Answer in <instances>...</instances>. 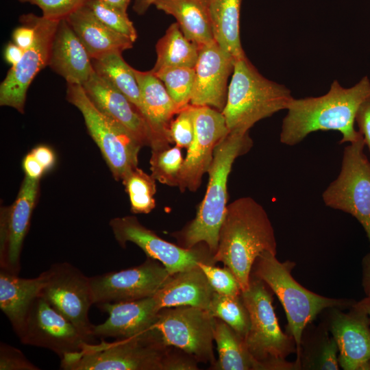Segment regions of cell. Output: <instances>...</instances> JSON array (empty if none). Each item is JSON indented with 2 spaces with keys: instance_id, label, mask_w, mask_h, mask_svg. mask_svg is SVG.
<instances>
[{
  "instance_id": "obj_36",
  "label": "cell",
  "mask_w": 370,
  "mask_h": 370,
  "mask_svg": "<svg viewBox=\"0 0 370 370\" xmlns=\"http://www.w3.org/2000/svg\"><path fill=\"white\" fill-rule=\"evenodd\" d=\"M86 5L104 25L130 38L134 42L136 41L137 33L127 12L114 8L101 0H88Z\"/></svg>"
},
{
  "instance_id": "obj_40",
  "label": "cell",
  "mask_w": 370,
  "mask_h": 370,
  "mask_svg": "<svg viewBox=\"0 0 370 370\" xmlns=\"http://www.w3.org/2000/svg\"><path fill=\"white\" fill-rule=\"evenodd\" d=\"M23 353L15 347L1 342L0 370H39Z\"/></svg>"
},
{
  "instance_id": "obj_14",
  "label": "cell",
  "mask_w": 370,
  "mask_h": 370,
  "mask_svg": "<svg viewBox=\"0 0 370 370\" xmlns=\"http://www.w3.org/2000/svg\"><path fill=\"white\" fill-rule=\"evenodd\" d=\"M171 274L151 258L140 264L90 278L93 304L133 301L153 296Z\"/></svg>"
},
{
  "instance_id": "obj_48",
  "label": "cell",
  "mask_w": 370,
  "mask_h": 370,
  "mask_svg": "<svg viewBox=\"0 0 370 370\" xmlns=\"http://www.w3.org/2000/svg\"><path fill=\"white\" fill-rule=\"evenodd\" d=\"M362 286L367 296H370V254L362 262Z\"/></svg>"
},
{
  "instance_id": "obj_19",
  "label": "cell",
  "mask_w": 370,
  "mask_h": 370,
  "mask_svg": "<svg viewBox=\"0 0 370 370\" xmlns=\"http://www.w3.org/2000/svg\"><path fill=\"white\" fill-rule=\"evenodd\" d=\"M234 62L215 40L200 47L190 104L209 106L222 112L227 100V80L232 74Z\"/></svg>"
},
{
  "instance_id": "obj_8",
  "label": "cell",
  "mask_w": 370,
  "mask_h": 370,
  "mask_svg": "<svg viewBox=\"0 0 370 370\" xmlns=\"http://www.w3.org/2000/svg\"><path fill=\"white\" fill-rule=\"evenodd\" d=\"M66 99L82 113L87 130L116 180L138 166L142 145L122 125L99 111L79 84H67Z\"/></svg>"
},
{
  "instance_id": "obj_28",
  "label": "cell",
  "mask_w": 370,
  "mask_h": 370,
  "mask_svg": "<svg viewBox=\"0 0 370 370\" xmlns=\"http://www.w3.org/2000/svg\"><path fill=\"white\" fill-rule=\"evenodd\" d=\"M241 0H210V16L215 42L236 61L246 57L240 38Z\"/></svg>"
},
{
  "instance_id": "obj_35",
  "label": "cell",
  "mask_w": 370,
  "mask_h": 370,
  "mask_svg": "<svg viewBox=\"0 0 370 370\" xmlns=\"http://www.w3.org/2000/svg\"><path fill=\"white\" fill-rule=\"evenodd\" d=\"M180 147H165L152 149L150 158L151 175L159 182L177 186L180 170L183 164Z\"/></svg>"
},
{
  "instance_id": "obj_30",
  "label": "cell",
  "mask_w": 370,
  "mask_h": 370,
  "mask_svg": "<svg viewBox=\"0 0 370 370\" xmlns=\"http://www.w3.org/2000/svg\"><path fill=\"white\" fill-rule=\"evenodd\" d=\"M157 59L151 70L155 73L170 67L195 68L200 47L185 37L178 23H172L156 44Z\"/></svg>"
},
{
  "instance_id": "obj_17",
  "label": "cell",
  "mask_w": 370,
  "mask_h": 370,
  "mask_svg": "<svg viewBox=\"0 0 370 370\" xmlns=\"http://www.w3.org/2000/svg\"><path fill=\"white\" fill-rule=\"evenodd\" d=\"M39 180L27 176L14 203L1 208L0 225V266L18 275L23 243L30 225L36 205Z\"/></svg>"
},
{
  "instance_id": "obj_12",
  "label": "cell",
  "mask_w": 370,
  "mask_h": 370,
  "mask_svg": "<svg viewBox=\"0 0 370 370\" xmlns=\"http://www.w3.org/2000/svg\"><path fill=\"white\" fill-rule=\"evenodd\" d=\"M119 245L127 242L139 247L147 257L160 262L171 274L189 269L199 263L216 264L214 254L204 243L185 248L168 242L143 225L134 216L112 219L109 223Z\"/></svg>"
},
{
  "instance_id": "obj_50",
  "label": "cell",
  "mask_w": 370,
  "mask_h": 370,
  "mask_svg": "<svg viewBox=\"0 0 370 370\" xmlns=\"http://www.w3.org/2000/svg\"><path fill=\"white\" fill-rule=\"evenodd\" d=\"M101 1L114 8H116L124 12H127V8L130 2V0H101Z\"/></svg>"
},
{
  "instance_id": "obj_16",
  "label": "cell",
  "mask_w": 370,
  "mask_h": 370,
  "mask_svg": "<svg viewBox=\"0 0 370 370\" xmlns=\"http://www.w3.org/2000/svg\"><path fill=\"white\" fill-rule=\"evenodd\" d=\"M18 338L24 345L48 349L60 358L80 351L87 342L75 325L41 295L31 306Z\"/></svg>"
},
{
  "instance_id": "obj_23",
  "label": "cell",
  "mask_w": 370,
  "mask_h": 370,
  "mask_svg": "<svg viewBox=\"0 0 370 370\" xmlns=\"http://www.w3.org/2000/svg\"><path fill=\"white\" fill-rule=\"evenodd\" d=\"M48 66L67 84L82 86L95 72L86 49L65 18L55 32Z\"/></svg>"
},
{
  "instance_id": "obj_11",
  "label": "cell",
  "mask_w": 370,
  "mask_h": 370,
  "mask_svg": "<svg viewBox=\"0 0 370 370\" xmlns=\"http://www.w3.org/2000/svg\"><path fill=\"white\" fill-rule=\"evenodd\" d=\"M213 325L214 317L207 310L180 306L160 309L153 327L167 345L188 353L198 362L212 365L217 360L213 351Z\"/></svg>"
},
{
  "instance_id": "obj_34",
  "label": "cell",
  "mask_w": 370,
  "mask_h": 370,
  "mask_svg": "<svg viewBox=\"0 0 370 370\" xmlns=\"http://www.w3.org/2000/svg\"><path fill=\"white\" fill-rule=\"evenodd\" d=\"M153 73L162 82L180 110L190 104L195 82V68L170 67Z\"/></svg>"
},
{
  "instance_id": "obj_20",
  "label": "cell",
  "mask_w": 370,
  "mask_h": 370,
  "mask_svg": "<svg viewBox=\"0 0 370 370\" xmlns=\"http://www.w3.org/2000/svg\"><path fill=\"white\" fill-rule=\"evenodd\" d=\"M82 86L99 111L125 127L142 146H150L151 134L145 119L112 84L95 71Z\"/></svg>"
},
{
  "instance_id": "obj_29",
  "label": "cell",
  "mask_w": 370,
  "mask_h": 370,
  "mask_svg": "<svg viewBox=\"0 0 370 370\" xmlns=\"http://www.w3.org/2000/svg\"><path fill=\"white\" fill-rule=\"evenodd\" d=\"M214 341L219 359L210 366L212 370H262L249 352L244 338L226 323L214 317Z\"/></svg>"
},
{
  "instance_id": "obj_24",
  "label": "cell",
  "mask_w": 370,
  "mask_h": 370,
  "mask_svg": "<svg viewBox=\"0 0 370 370\" xmlns=\"http://www.w3.org/2000/svg\"><path fill=\"white\" fill-rule=\"evenodd\" d=\"M47 278V271L34 278H23L0 269V308L19 338L34 300L40 295Z\"/></svg>"
},
{
  "instance_id": "obj_7",
  "label": "cell",
  "mask_w": 370,
  "mask_h": 370,
  "mask_svg": "<svg viewBox=\"0 0 370 370\" xmlns=\"http://www.w3.org/2000/svg\"><path fill=\"white\" fill-rule=\"evenodd\" d=\"M250 320L244 338L245 345L262 370H286L298 367L286 361V357L297 352L293 337L284 333L278 323L273 297L266 284L251 275L249 288L241 293Z\"/></svg>"
},
{
  "instance_id": "obj_27",
  "label": "cell",
  "mask_w": 370,
  "mask_h": 370,
  "mask_svg": "<svg viewBox=\"0 0 370 370\" xmlns=\"http://www.w3.org/2000/svg\"><path fill=\"white\" fill-rule=\"evenodd\" d=\"M210 3V0H156L153 5L174 16L185 37L201 47L214 40Z\"/></svg>"
},
{
  "instance_id": "obj_44",
  "label": "cell",
  "mask_w": 370,
  "mask_h": 370,
  "mask_svg": "<svg viewBox=\"0 0 370 370\" xmlns=\"http://www.w3.org/2000/svg\"><path fill=\"white\" fill-rule=\"evenodd\" d=\"M12 33L13 42L23 50H27L33 44L35 38L34 28L29 24L21 23Z\"/></svg>"
},
{
  "instance_id": "obj_9",
  "label": "cell",
  "mask_w": 370,
  "mask_h": 370,
  "mask_svg": "<svg viewBox=\"0 0 370 370\" xmlns=\"http://www.w3.org/2000/svg\"><path fill=\"white\" fill-rule=\"evenodd\" d=\"M365 145L362 136L345 148L339 175L322 198L327 206L354 217L370 242V162L364 153Z\"/></svg>"
},
{
  "instance_id": "obj_1",
  "label": "cell",
  "mask_w": 370,
  "mask_h": 370,
  "mask_svg": "<svg viewBox=\"0 0 370 370\" xmlns=\"http://www.w3.org/2000/svg\"><path fill=\"white\" fill-rule=\"evenodd\" d=\"M370 98V81L367 76L351 88L341 86L337 80L329 91L317 97L293 98L286 108L280 140L293 146L316 131L340 132V143H353L362 135L354 128L360 106Z\"/></svg>"
},
{
  "instance_id": "obj_22",
  "label": "cell",
  "mask_w": 370,
  "mask_h": 370,
  "mask_svg": "<svg viewBox=\"0 0 370 370\" xmlns=\"http://www.w3.org/2000/svg\"><path fill=\"white\" fill-rule=\"evenodd\" d=\"M134 72L141 94V114L151 134V149L169 147L172 143L169 134L171 119L181 110L169 95L162 82L151 71L134 69Z\"/></svg>"
},
{
  "instance_id": "obj_13",
  "label": "cell",
  "mask_w": 370,
  "mask_h": 370,
  "mask_svg": "<svg viewBox=\"0 0 370 370\" xmlns=\"http://www.w3.org/2000/svg\"><path fill=\"white\" fill-rule=\"evenodd\" d=\"M19 21L34 28L35 38L1 83L0 105L12 107L23 114L29 85L36 75L48 66L52 40L60 21L29 13L21 15Z\"/></svg>"
},
{
  "instance_id": "obj_49",
  "label": "cell",
  "mask_w": 370,
  "mask_h": 370,
  "mask_svg": "<svg viewBox=\"0 0 370 370\" xmlns=\"http://www.w3.org/2000/svg\"><path fill=\"white\" fill-rule=\"evenodd\" d=\"M156 0H135L133 5V10L138 14L142 15L145 14L149 8L153 5Z\"/></svg>"
},
{
  "instance_id": "obj_4",
  "label": "cell",
  "mask_w": 370,
  "mask_h": 370,
  "mask_svg": "<svg viewBox=\"0 0 370 370\" xmlns=\"http://www.w3.org/2000/svg\"><path fill=\"white\" fill-rule=\"evenodd\" d=\"M170 346L152 328L113 342L84 343L80 351L61 358L64 370H166Z\"/></svg>"
},
{
  "instance_id": "obj_39",
  "label": "cell",
  "mask_w": 370,
  "mask_h": 370,
  "mask_svg": "<svg viewBox=\"0 0 370 370\" xmlns=\"http://www.w3.org/2000/svg\"><path fill=\"white\" fill-rule=\"evenodd\" d=\"M37 5L45 18L60 21L86 5L88 0H18Z\"/></svg>"
},
{
  "instance_id": "obj_26",
  "label": "cell",
  "mask_w": 370,
  "mask_h": 370,
  "mask_svg": "<svg viewBox=\"0 0 370 370\" xmlns=\"http://www.w3.org/2000/svg\"><path fill=\"white\" fill-rule=\"evenodd\" d=\"M91 60L131 49L134 42L101 23L86 5L66 18Z\"/></svg>"
},
{
  "instance_id": "obj_33",
  "label": "cell",
  "mask_w": 370,
  "mask_h": 370,
  "mask_svg": "<svg viewBox=\"0 0 370 370\" xmlns=\"http://www.w3.org/2000/svg\"><path fill=\"white\" fill-rule=\"evenodd\" d=\"M128 193L131 211L136 214H148L156 206V180L142 169L136 167L122 180Z\"/></svg>"
},
{
  "instance_id": "obj_41",
  "label": "cell",
  "mask_w": 370,
  "mask_h": 370,
  "mask_svg": "<svg viewBox=\"0 0 370 370\" xmlns=\"http://www.w3.org/2000/svg\"><path fill=\"white\" fill-rule=\"evenodd\" d=\"M338 352V348L335 339L333 336L328 337L319 352L315 369L338 370L339 369Z\"/></svg>"
},
{
  "instance_id": "obj_15",
  "label": "cell",
  "mask_w": 370,
  "mask_h": 370,
  "mask_svg": "<svg viewBox=\"0 0 370 370\" xmlns=\"http://www.w3.org/2000/svg\"><path fill=\"white\" fill-rule=\"evenodd\" d=\"M195 134L180 172V190L196 191L208 173L219 142L230 132L221 112L209 106H195Z\"/></svg>"
},
{
  "instance_id": "obj_42",
  "label": "cell",
  "mask_w": 370,
  "mask_h": 370,
  "mask_svg": "<svg viewBox=\"0 0 370 370\" xmlns=\"http://www.w3.org/2000/svg\"><path fill=\"white\" fill-rule=\"evenodd\" d=\"M198 362L188 353L172 346L168 352L166 370H197Z\"/></svg>"
},
{
  "instance_id": "obj_37",
  "label": "cell",
  "mask_w": 370,
  "mask_h": 370,
  "mask_svg": "<svg viewBox=\"0 0 370 370\" xmlns=\"http://www.w3.org/2000/svg\"><path fill=\"white\" fill-rule=\"evenodd\" d=\"M198 264L204 272L214 292L230 296L241 295L240 284L230 269L205 263Z\"/></svg>"
},
{
  "instance_id": "obj_51",
  "label": "cell",
  "mask_w": 370,
  "mask_h": 370,
  "mask_svg": "<svg viewBox=\"0 0 370 370\" xmlns=\"http://www.w3.org/2000/svg\"><path fill=\"white\" fill-rule=\"evenodd\" d=\"M358 304L365 310L370 319V296H367L365 298L358 301Z\"/></svg>"
},
{
  "instance_id": "obj_47",
  "label": "cell",
  "mask_w": 370,
  "mask_h": 370,
  "mask_svg": "<svg viewBox=\"0 0 370 370\" xmlns=\"http://www.w3.org/2000/svg\"><path fill=\"white\" fill-rule=\"evenodd\" d=\"M25 50L16 44L9 42L4 50V58L12 66L16 65L22 58Z\"/></svg>"
},
{
  "instance_id": "obj_25",
  "label": "cell",
  "mask_w": 370,
  "mask_h": 370,
  "mask_svg": "<svg viewBox=\"0 0 370 370\" xmlns=\"http://www.w3.org/2000/svg\"><path fill=\"white\" fill-rule=\"evenodd\" d=\"M214 292L198 264L173 274L153 296L159 310L190 306L208 310Z\"/></svg>"
},
{
  "instance_id": "obj_10",
  "label": "cell",
  "mask_w": 370,
  "mask_h": 370,
  "mask_svg": "<svg viewBox=\"0 0 370 370\" xmlns=\"http://www.w3.org/2000/svg\"><path fill=\"white\" fill-rule=\"evenodd\" d=\"M40 295L78 330L88 343H93V324L88 318L93 304L90 278L69 262H57L47 270Z\"/></svg>"
},
{
  "instance_id": "obj_32",
  "label": "cell",
  "mask_w": 370,
  "mask_h": 370,
  "mask_svg": "<svg viewBox=\"0 0 370 370\" xmlns=\"http://www.w3.org/2000/svg\"><path fill=\"white\" fill-rule=\"evenodd\" d=\"M207 311L212 317L221 319L245 338L250 320L241 295L230 296L214 292Z\"/></svg>"
},
{
  "instance_id": "obj_38",
  "label": "cell",
  "mask_w": 370,
  "mask_h": 370,
  "mask_svg": "<svg viewBox=\"0 0 370 370\" xmlns=\"http://www.w3.org/2000/svg\"><path fill=\"white\" fill-rule=\"evenodd\" d=\"M195 106L189 104L182 109L172 121L169 127V134L172 142L179 147L188 148L191 144L195 134Z\"/></svg>"
},
{
  "instance_id": "obj_43",
  "label": "cell",
  "mask_w": 370,
  "mask_h": 370,
  "mask_svg": "<svg viewBox=\"0 0 370 370\" xmlns=\"http://www.w3.org/2000/svg\"><path fill=\"white\" fill-rule=\"evenodd\" d=\"M359 132L370 150V98L360 106L356 116Z\"/></svg>"
},
{
  "instance_id": "obj_45",
  "label": "cell",
  "mask_w": 370,
  "mask_h": 370,
  "mask_svg": "<svg viewBox=\"0 0 370 370\" xmlns=\"http://www.w3.org/2000/svg\"><path fill=\"white\" fill-rule=\"evenodd\" d=\"M23 168L25 176L36 180H39L45 172L42 166L31 151L25 156L23 161Z\"/></svg>"
},
{
  "instance_id": "obj_3",
  "label": "cell",
  "mask_w": 370,
  "mask_h": 370,
  "mask_svg": "<svg viewBox=\"0 0 370 370\" xmlns=\"http://www.w3.org/2000/svg\"><path fill=\"white\" fill-rule=\"evenodd\" d=\"M252 140L248 132L230 131L217 145L206 194L195 217L182 230L173 234L179 245L192 248L204 243L214 255L219 231L227 209V183L232 164L237 157L249 151Z\"/></svg>"
},
{
  "instance_id": "obj_6",
  "label": "cell",
  "mask_w": 370,
  "mask_h": 370,
  "mask_svg": "<svg viewBox=\"0 0 370 370\" xmlns=\"http://www.w3.org/2000/svg\"><path fill=\"white\" fill-rule=\"evenodd\" d=\"M293 99L289 89L263 77L246 56L234 62L221 112L230 131L247 132L258 121L286 110Z\"/></svg>"
},
{
  "instance_id": "obj_21",
  "label": "cell",
  "mask_w": 370,
  "mask_h": 370,
  "mask_svg": "<svg viewBox=\"0 0 370 370\" xmlns=\"http://www.w3.org/2000/svg\"><path fill=\"white\" fill-rule=\"evenodd\" d=\"M108 314L102 323L93 325V335L101 338H126L153 328L159 308L154 296L97 306Z\"/></svg>"
},
{
  "instance_id": "obj_2",
  "label": "cell",
  "mask_w": 370,
  "mask_h": 370,
  "mask_svg": "<svg viewBox=\"0 0 370 370\" xmlns=\"http://www.w3.org/2000/svg\"><path fill=\"white\" fill-rule=\"evenodd\" d=\"M274 254V229L264 208L250 197H240L227 206L213 256L236 278L242 292L249 286L253 264L264 251Z\"/></svg>"
},
{
  "instance_id": "obj_18",
  "label": "cell",
  "mask_w": 370,
  "mask_h": 370,
  "mask_svg": "<svg viewBox=\"0 0 370 370\" xmlns=\"http://www.w3.org/2000/svg\"><path fill=\"white\" fill-rule=\"evenodd\" d=\"M329 330L338 348V361L345 370L370 369V319L354 303L347 312L333 308Z\"/></svg>"
},
{
  "instance_id": "obj_46",
  "label": "cell",
  "mask_w": 370,
  "mask_h": 370,
  "mask_svg": "<svg viewBox=\"0 0 370 370\" xmlns=\"http://www.w3.org/2000/svg\"><path fill=\"white\" fill-rule=\"evenodd\" d=\"M31 152L42 166L45 171L50 170L56 161L55 154L53 150L45 145H39L34 148Z\"/></svg>"
},
{
  "instance_id": "obj_5",
  "label": "cell",
  "mask_w": 370,
  "mask_h": 370,
  "mask_svg": "<svg viewBox=\"0 0 370 370\" xmlns=\"http://www.w3.org/2000/svg\"><path fill=\"white\" fill-rule=\"evenodd\" d=\"M275 256L267 251L260 254L253 264L251 275L263 281L282 304L289 334L296 343L298 363L306 327L324 310L350 306L354 303L323 297L304 288L292 276L295 264L290 261L282 262Z\"/></svg>"
},
{
  "instance_id": "obj_31",
  "label": "cell",
  "mask_w": 370,
  "mask_h": 370,
  "mask_svg": "<svg viewBox=\"0 0 370 370\" xmlns=\"http://www.w3.org/2000/svg\"><path fill=\"white\" fill-rule=\"evenodd\" d=\"M92 64L97 73L112 84L142 112L141 94L134 68L124 60L121 52H111L92 59Z\"/></svg>"
}]
</instances>
